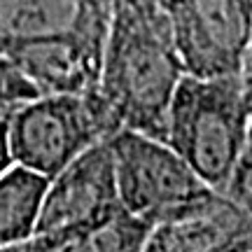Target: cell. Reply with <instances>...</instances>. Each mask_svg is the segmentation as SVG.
<instances>
[{
  "label": "cell",
  "mask_w": 252,
  "mask_h": 252,
  "mask_svg": "<svg viewBox=\"0 0 252 252\" xmlns=\"http://www.w3.org/2000/svg\"><path fill=\"white\" fill-rule=\"evenodd\" d=\"M154 226L143 217L128 213L124 206L115 210L112 215L103 217L94 224L54 236L47 241L31 243L26 250L31 252H138L145 250V243L152 234Z\"/></svg>",
  "instance_id": "obj_9"
},
{
  "label": "cell",
  "mask_w": 252,
  "mask_h": 252,
  "mask_svg": "<svg viewBox=\"0 0 252 252\" xmlns=\"http://www.w3.org/2000/svg\"><path fill=\"white\" fill-rule=\"evenodd\" d=\"M119 208L122 201L115 180L112 147L110 138H103L77 154L63 171L49 180L35 234L19 250H26L28 245L37 241L84 229L112 215Z\"/></svg>",
  "instance_id": "obj_6"
},
{
  "label": "cell",
  "mask_w": 252,
  "mask_h": 252,
  "mask_svg": "<svg viewBox=\"0 0 252 252\" xmlns=\"http://www.w3.org/2000/svg\"><path fill=\"white\" fill-rule=\"evenodd\" d=\"M250 140H252V119H250Z\"/></svg>",
  "instance_id": "obj_14"
},
{
  "label": "cell",
  "mask_w": 252,
  "mask_h": 252,
  "mask_svg": "<svg viewBox=\"0 0 252 252\" xmlns=\"http://www.w3.org/2000/svg\"><path fill=\"white\" fill-rule=\"evenodd\" d=\"M182 75L159 0H110L96 89L117 124L166 140V112Z\"/></svg>",
  "instance_id": "obj_1"
},
{
  "label": "cell",
  "mask_w": 252,
  "mask_h": 252,
  "mask_svg": "<svg viewBox=\"0 0 252 252\" xmlns=\"http://www.w3.org/2000/svg\"><path fill=\"white\" fill-rule=\"evenodd\" d=\"M42 91L17 63L0 54V112H14L26 100L40 96Z\"/></svg>",
  "instance_id": "obj_10"
},
{
  "label": "cell",
  "mask_w": 252,
  "mask_h": 252,
  "mask_svg": "<svg viewBox=\"0 0 252 252\" xmlns=\"http://www.w3.org/2000/svg\"><path fill=\"white\" fill-rule=\"evenodd\" d=\"M119 128L96 87L87 91H49L12 112L9 150L14 163L52 180L77 154Z\"/></svg>",
  "instance_id": "obj_3"
},
{
  "label": "cell",
  "mask_w": 252,
  "mask_h": 252,
  "mask_svg": "<svg viewBox=\"0 0 252 252\" xmlns=\"http://www.w3.org/2000/svg\"><path fill=\"white\" fill-rule=\"evenodd\" d=\"M159 5L185 75H238L252 35V0H159Z\"/></svg>",
  "instance_id": "obj_5"
},
{
  "label": "cell",
  "mask_w": 252,
  "mask_h": 252,
  "mask_svg": "<svg viewBox=\"0 0 252 252\" xmlns=\"http://www.w3.org/2000/svg\"><path fill=\"white\" fill-rule=\"evenodd\" d=\"M9 117L12 112H0V173L7 171L14 163L12 150H9Z\"/></svg>",
  "instance_id": "obj_13"
},
{
  "label": "cell",
  "mask_w": 252,
  "mask_h": 252,
  "mask_svg": "<svg viewBox=\"0 0 252 252\" xmlns=\"http://www.w3.org/2000/svg\"><path fill=\"white\" fill-rule=\"evenodd\" d=\"M145 250H252V217L224 191L210 189L180 217L154 226Z\"/></svg>",
  "instance_id": "obj_7"
},
{
  "label": "cell",
  "mask_w": 252,
  "mask_h": 252,
  "mask_svg": "<svg viewBox=\"0 0 252 252\" xmlns=\"http://www.w3.org/2000/svg\"><path fill=\"white\" fill-rule=\"evenodd\" d=\"M224 194L229 198H234L236 203L252 217V140L245 145L243 154H241L231 178L226 182Z\"/></svg>",
  "instance_id": "obj_11"
},
{
  "label": "cell",
  "mask_w": 252,
  "mask_h": 252,
  "mask_svg": "<svg viewBox=\"0 0 252 252\" xmlns=\"http://www.w3.org/2000/svg\"><path fill=\"white\" fill-rule=\"evenodd\" d=\"M110 147L122 206L152 226L180 217L213 189L161 138L119 128L110 135Z\"/></svg>",
  "instance_id": "obj_4"
},
{
  "label": "cell",
  "mask_w": 252,
  "mask_h": 252,
  "mask_svg": "<svg viewBox=\"0 0 252 252\" xmlns=\"http://www.w3.org/2000/svg\"><path fill=\"white\" fill-rule=\"evenodd\" d=\"M238 77H241V89H243L245 105H248V110L252 112V35H250V40H248V47H245Z\"/></svg>",
  "instance_id": "obj_12"
},
{
  "label": "cell",
  "mask_w": 252,
  "mask_h": 252,
  "mask_svg": "<svg viewBox=\"0 0 252 252\" xmlns=\"http://www.w3.org/2000/svg\"><path fill=\"white\" fill-rule=\"evenodd\" d=\"M250 119L238 75H182L166 112V143L206 185L224 191L250 143Z\"/></svg>",
  "instance_id": "obj_2"
},
{
  "label": "cell",
  "mask_w": 252,
  "mask_h": 252,
  "mask_svg": "<svg viewBox=\"0 0 252 252\" xmlns=\"http://www.w3.org/2000/svg\"><path fill=\"white\" fill-rule=\"evenodd\" d=\"M47 187V175L21 163L0 173V250H19L35 234Z\"/></svg>",
  "instance_id": "obj_8"
}]
</instances>
